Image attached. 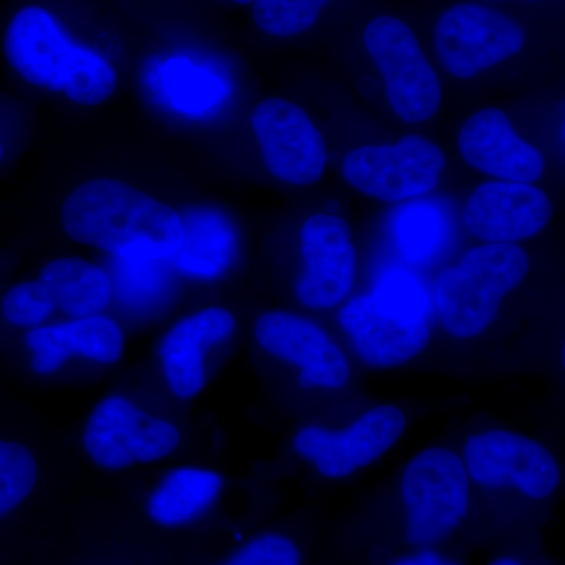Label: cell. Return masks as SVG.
I'll list each match as a JSON object with an SVG mask.
<instances>
[{
    "label": "cell",
    "instance_id": "1",
    "mask_svg": "<svg viewBox=\"0 0 565 565\" xmlns=\"http://www.w3.org/2000/svg\"><path fill=\"white\" fill-rule=\"evenodd\" d=\"M62 223L71 239L110 253L172 258L182 243L181 215L121 181L79 185L63 203Z\"/></svg>",
    "mask_w": 565,
    "mask_h": 565
},
{
    "label": "cell",
    "instance_id": "2",
    "mask_svg": "<svg viewBox=\"0 0 565 565\" xmlns=\"http://www.w3.org/2000/svg\"><path fill=\"white\" fill-rule=\"evenodd\" d=\"M7 61L25 81L71 102L98 106L117 87V74L95 51L76 43L43 7H24L6 33Z\"/></svg>",
    "mask_w": 565,
    "mask_h": 565
},
{
    "label": "cell",
    "instance_id": "3",
    "mask_svg": "<svg viewBox=\"0 0 565 565\" xmlns=\"http://www.w3.org/2000/svg\"><path fill=\"white\" fill-rule=\"evenodd\" d=\"M530 270L526 252L516 244H489L465 255L446 270L438 285V307L446 330L473 338L493 321L501 300L514 291Z\"/></svg>",
    "mask_w": 565,
    "mask_h": 565
},
{
    "label": "cell",
    "instance_id": "4",
    "mask_svg": "<svg viewBox=\"0 0 565 565\" xmlns=\"http://www.w3.org/2000/svg\"><path fill=\"white\" fill-rule=\"evenodd\" d=\"M526 31L519 21L486 2H459L441 11L434 28V46L444 68L459 79L520 54Z\"/></svg>",
    "mask_w": 565,
    "mask_h": 565
},
{
    "label": "cell",
    "instance_id": "5",
    "mask_svg": "<svg viewBox=\"0 0 565 565\" xmlns=\"http://www.w3.org/2000/svg\"><path fill=\"white\" fill-rule=\"evenodd\" d=\"M364 47L382 77L393 110L407 122L433 118L441 104V85L414 29L390 14L367 22Z\"/></svg>",
    "mask_w": 565,
    "mask_h": 565
},
{
    "label": "cell",
    "instance_id": "6",
    "mask_svg": "<svg viewBox=\"0 0 565 565\" xmlns=\"http://www.w3.org/2000/svg\"><path fill=\"white\" fill-rule=\"evenodd\" d=\"M407 539L429 546L448 537L467 516L470 487L462 462L448 449L434 448L408 463L403 479Z\"/></svg>",
    "mask_w": 565,
    "mask_h": 565
},
{
    "label": "cell",
    "instance_id": "7",
    "mask_svg": "<svg viewBox=\"0 0 565 565\" xmlns=\"http://www.w3.org/2000/svg\"><path fill=\"white\" fill-rule=\"evenodd\" d=\"M446 159L434 141L405 136L393 147H360L345 156L349 184L382 202H403L433 191Z\"/></svg>",
    "mask_w": 565,
    "mask_h": 565
},
{
    "label": "cell",
    "instance_id": "8",
    "mask_svg": "<svg viewBox=\"0 0 565 565\" xmlns=\"http://www.w3.org/2000/svg\"><path fill=\"white\" fill-rule=\"evenodd\" d=\"M180 438L172 424L145 414L121 397H110L93 412L84 444L96 463L121 470L172 455Z\"/></svg>",
    "mask_w": 565,
    "mask_h": 565
},
{
    "label": "cell",
    "instance_id": "9",
    "mask_svg": "<svg viewBox=\"0 0 565 565\" xmlns=\"http://www.w3.org/2000/svg\"><path fill=\"white\" fill-rule=\"evenodd\" d=\"M267 169L278 180L310 185L321 180L327 150L307 111L281 98L264 99L252 114Z\"/></svg>",
    "mask_w": 565,
    "mask_h": 565
},
{
    "label": "cell",
    "instance_id": "10",
    "mask_svg": "<svg viewBox=\"0 0 565 565\" xmlns=\"http://www.w3.org/2000/svg\"><path fill=\"white\" fill-rule=\"evenodd\" d=\"M471 478L486 486H515L527 497L544 500L561 482L555 457L523 435L490 430L473 435L465 448Z\"/></svg>",
    "mask_w": 565,
    "mask_h": 565
},
{
    "label": "cell",
    "instance_id": "11",
    "mask_svg": "<svg viewBox=\"0 0 565 565\" xmlns=\"http://www.w3.org/2000/svg\"><path fill=\"white\" fill-rule=\"evenodd\" d=\"M404 429L403 412L392 405H382L367 412L344 433L307 427L297 435L296 449L313 460L327 478H344L388 451Z\"/></svg>",
    "mask_w": 565,
    "mask_h": 565
},
{
    "label": "cell",
    "instance_id": "12",
    "mask_svg": "<svg viewBox=\"0 0 565 565\" xmlns=\"http://www.w3.org/2000/svg\"><path fill=\"white\" fill-rule=\"evenodd\" d=\"M552 215V202L541 189L497 181L476 189L465 210V223L479 239L514 244L542 232Z\"/></svg>",
    "mask_w": 565,
    "mask_h": 565
},
{
    "label": "cell",
    "instance_id": "13",
    "mask_svg": "<svg viewBox=\"0 0 565 565\" xmlns=\"http://www.w3.org/2000/svg\"><path fill=\"white\" fill-rule=\"evenodd\" d=\"M364 362L377 367L399 366L426 349L430 332L426 316L394 310L373 297H356L340 313Z\"/></svg>",
    "mask_w": 565,
    "mask_h": 565
},
{
    "label": "cell",
    "instance_id": "14",
    "mask_svg": "<svg viewBox=\"0 0 565 565\" xmlns=\"http://www.w3.org/2000/svg\"><path fill=\"white\" fill-rule=\"evenodd\" d=\"M302 252L307 273L297 288L300 300L311 308H330L343 302L356 273L348 223L330 214L308 218L302 228Z\"/></svg>",
    "mask_w": 565,
    "mask_h": 565
},
{
    "label": "cell",
    "instance_id": "15",
    "mask_svg": "<svg viewBox=\"0 0 565 565\" xmlns=\"http://www.w3.org/2000/svg\"><path fill=\"white\" fill-rule=\"evenodd\" d=\"M256 338L267 352L302 367L300 385L340 388L349 379L348 362L313 322L300 316L273 311L256 322Z\"/></svg>",
    "mask_w": 565,
    "mask_h": 565
},
{
    "label": "cell",
    "instance_id": "16",
    "mask_svg": "<svg viewBox=\"0 0 565 565\" xmlns=\"http://www.w3.org/2000/svg\"><path fill=\"white\" fill-rule=\"evenodd\" d=\"M460 154L468 166L511 182H534L545 172L542 152L516 136L500 109L476 111L459 136Z\"/></svg>",
    "mask_w": 565,
    "mask_h": 565
},
{
    "label": "cell",
    "instance_id": "17",
    "mask_svg": "<svg viewBox=\"0 0 565 565\" xmlns=\"http://www.w3.org/2000/svg\"><path fill=\"white\" fill-rule=\"evenodd\" d=\"M120 327L106 316H88L55 327H40L28 334L36 373L57 371L71 355H84L102 363H115L122 353Z\"/></svg>",
    "mask_w": 565,
    "mask_h": 565
},
{
    "label": "cell",
    "instance_id": "18",
    "mask_svg": "<svg viewBox=\"0 0 565 565\" xmlns=\"http://www.w3.org/2000/svg\"><path fill=\"white\" fill-rule=\"evenodd\" d=\"M234 329V318L223 308H210L184 319L161 345L163 370L180 397L195 396L204 385L203 353L221 343Z\"/></svg>",
    "mask_w": 565,
    "mask_h": 565
},
{
    "label": "cell",
    "instance_id": "19",
    "mask_svg": "<svg viewBox=\"0 0 565 565\" xmlns=\"http://www.w3.org/2000/svg\"><path fill=\"white\" fill-rule=\"evenodd\" d=\"M182 221V243L172 256L173 266L182 274L199 278H215L233 262L236 237L232 223L221 212L189 211Z\"/></svg>",
    "mask_w": 565,
    "mask_h": 565
},
{
    "label": "cell",
    "instance_id": "20",
    "mask_svg": "<svg viewBox=\"0 0 565 565\" xmlns=\"http://www.w3.org/2000/svg\"><path fill=\"white\" fill-rule=\"evenodd\" d=\"M40 281L50 289L55 307L73 318L96 316L109 305V277L84 259H55L41 270Z\"/></svg>",
    "mask_w": 565,
    "mask_h": 565
},
{
    "label": "cell",
    "instance_id": "21",
    "mask_svg": "<svg viewBox=\"0 0 565 565\" xmlns=\"http://www.w3.org/2000/svg\"><path fill=\"white\" fill-rule=\"evenodd\" d=\"M221 489V476L195 468H181L167 476L151 494L148 512L159 525H188L211 508Z\"/></svg>",
    "mask_w": 565,
    "mask_h": 565
},
{
    "label": "cell",
    "instance_id": "22",
    "mask_svg": "<svg viewBox=\"0 0 565 565\" xmlns=\"http://www.w3.org/2000/svg\"><path fill=\"white\" fill-rule=\"evenodd\" d=\"M111 292L134 310H148L162 303L172 289V259L145 252L111 253Z\"/></svg>",
    "mask_w": 565,
    "mask_h": 565
},
{
    "label": "cell",
    "instance_id": "23",
    "mask_svg": "<svg viewBox=\"0 0 565 565\" xmlns=\"http://www.w3.org/2000/svg\"><path fill=\"white\" fill-rule=\"evenodd\" d=\"M166 88L174 106L185 114H203L217 106L223 96L218 77L185 61L166 66Z\"/></svg>",
    "mask_w": 565,
    "mask_h": 565
},
{
    "label": "cell",
    "instance_id": "24",
    "mask_svg": "<svg viewBox=\"0 0 565 565\" xmlns=\"http://www.w3.org/2000/svg\"><path fill=\"white\" fill-rule=\"evenodd\" d=\"M332 0H253V20L264 33L291 39L310 31Z\"/></svg>",
    "mask_w": 565,
    "mask_h": 565
},
{
    "label": "cell",
    "instance_id": "25",
    "mask_svg": "<svg viewBox=\"0 0 565 565\" xmlns=\"http://www.w3.org/2000/svg\"><path fill=\"white\" fill-rule=\"evenodd\" d=\"M397 241L412 262H426L444 243L446 225L440 211L429 204L405 207L396 223Z\"/></svg>",
    "mask_w": 565,
    "mask_h": 565
},
{
    "label": "cell",
    "instance_id": "26",
    "mask_svg": "<svg viewBox=\"0 0 565 565\" xmlns=\"http://www.w3.org/2000/svg\"><path fill=\"white\" fill-rule=\"evenodd\" d=\"M39 479L35 457L17 441L0 440V520L32 493Z\"/></svg>",
    "mask_w": 565,
    "mask_h": 565
},
{
    "label": "cell",
    "instance_id": "27",
    "mask_svg": "<svg viewBox=\"0 0 565 565\" xmlns=\"http://www.w3.org/2000/svg\"><path fill=\"white\" fill-rule=\"evenodd\" d=\"M54 308L50 289L40 280L14 286L2 303L7 321L20 327L40 326Z\"/></svg>",
    "mask_w": 565,
    "mask_h": 565
},
{
    "label": "cell",
    "instance_id": "28",
    "mask_svg": "<svg viewBox=\"0 0 565 565\" xmlns=\"http://www.w3.org/2000/svg\"><path fill=\"white\" fill-rule=\"evenodd\" d=\"M377 302L394 310L415 316H426L427 296L415 277L403 270H393L381 278L371 294Z\"/></svg>",
    "mask_w": 565,
    "mask_h": 565
},
{
    "label": "cell",
    "instance_id": "29",
    "mask_svg": "<svg viewBox=\"0 0 565 565\" xmlns=\"http://www.w3.org/2000/svg\"><path fill=\"white\" fill-rule=\"evenodd\" d=\"M302 555L291 539L264 534L247 542L223 565H300Z\"/></svg>",
    "mask_w": 565,
    "mask_h": 565
},
{
    "label": "cell",
    "instance_id": "30",
    "mask_svg": "<svg viewBox=\"0 0 565 565\" xmlns=\"http://www.w3.org/2000/svg\"><path fill=\"white\" fill-rule=\"evenodd\" d=\"M393 565H459L446 557L438 555L433 550H422L415 555L405 556L403 559L396 561Z\"/></svg>",
    "mask_w": 565,
    "mask_h": 565
},
{
    "label": "cell",
    "instance_id": "31",
    "mask_svg": "<svg viewBox=\"0 0 565 565\" xmlns=\"http://www.w3.org/2000/svg\"><path fill=\"white\" fill-rule=\"evenodd\" d=\"M492 565H525V564L520 563V561L515 559V557L504 556V557H500V559L493 561Z\"/></svg>",
    "mask_w": 565,
    "mask_h": 565
},
{
    "label": "cell",
    "instance_id": "32",
    "mask_svg": "<svg viewBox=\"0 0 565 565\" xmlns=\"http://www.w3.org/2000/svg\"><path fill=\"white\" fill-rule=\"evenodd\" d=\"M481 2H486V3H504V2H527V3H534V2H539V0H481Z\"/></svg>",
    "mask_w": 565,
    "mask_h": 565
},
{
    "label": "cell",
    "instance_id": "33",
    "mask_svg": "<svg viewBox=\"0 0 565 565\" xmlns=\"http://www.w3.org/2000/svg\"><path fill=\"white\" fill-rule=\"evenodd\" d=\"M228 2L237 3V6H250L253 0H228Z\"/></svg>",
    "mask_w": 565,
    "mask_h": 565
},
{
    "label": "cell",
    "instance_id": "34",
    "mask_svg": "<svg viewBox=\"0 0 565 565\" xmlns=\"http://www.w3.org/2000/svg\"><path fill=\"white\" fill-rule=\"evenodd\" d=\"M2 154H3L2 143H0V161H2Z\"/></svg>",
    "mask_w": 565,
    "mask_h": 565
}]
</instances>
